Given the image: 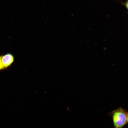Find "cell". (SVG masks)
Masks as SVG:
<instances>
[{"mask_svg": "<svg viewBox=\"0 0 128 128\" xmlns=\"http://www.w3.org/2000/svg\"><path fill=\"white\" fill-rule=\"evenodd\" d=\"M128 113L120 107L111 112L114 128H123L127 123Z\"/></svg>", "mask_w": 128, "mask_h": 128, "instance_id": "obj_1", "label": "cell"}, {"mask_svg": "<svg viewBox=\"0 0 128 128\" xmlns=\"http://www.w3.org/2000/svg\"><path fill=\"white\" fill-rule=\"evenodd\" d=\"M13 56L10 53L7 54L2 56V61L4 68L9 66L14 61Z\"/></svg>", "mask_w": 128, "mask_h": 128, "instance_id": "obj_2", "label": "cell"}, {"mask_svg": "<svg viewBox=\"0 0 128 128\" xmlns=\"http://www.w3.org/2000/svg\"><path fill=\"white\" fill-rule=\"evenodd\" d=\"M2 61V56H0V70L4 69Z\"/></svg>", "mask_w": 128, "mask_h": 128, "instance_id": "obj_3", "label": "cell"}, {"mask_svg": "<svg viewBox=\"0 0 128 128\" xmlns=\"http://www.w3.org/2000/svg\"><path fill=\"white\" fill-rule=\"evenodd\" d=\"M125 5L128 10V0L125 3Z\"/></svg>", "mask_w": 128, "mask_h": 128, "instance_id": "obj_4", "label": "cell"}, {"mask_svg": "<svg viewBox=\"0 0 128 128\" xmlns=\"http://www.w3.org/2000/svg\"><path fill=\"white\" fill-rule=\"evenodd\" d=\"M127 123H128V113L127 115Z\"/></svg>", "mask_w": 128, "mask_h": 128, "instance_id": "obj_5", "label": "cell"}]
</instances>
